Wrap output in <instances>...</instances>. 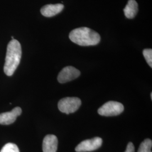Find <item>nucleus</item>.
Instances as JSON below:
<instances>
[{"instance_id": "obj_1", "label": "nucleus", "mask_w": 152, "mask_h": 152, "mask_svg": "<svg viewBox=\"0 0 152 152\" xmlns=\"http://www.w3.org/2000/svg\"><path fill=\"white\" fill-rule=\"evenodd\" d=\"M22 57V48L20 42L12 39L7 45L4 71L7 76L14 74L20 63Z\"/></svg>"}, {"instance_id": "obj_2", "label": "nucleus", "mask_w": 152, "mask_h": 152, "mask_svg": "<svg viewBox=\"0 0 152 152\" xmlns=\"http://www.w3.org/2000/svg\"><path fill=\"white\" fill-rule=\"evenodd\" d=\"M69 37L73 42L82 46L96 45L101 39L98 33L87 27L78 28L72 30Z\"/></svg>"}, {"instance_id": "obj_3", "label": "nucleus", "mask_w": 152, "mask_h": 152, "mask_svg": "<svg viewBox=\"0 0 152 152\" xmlns=\"http://www.w3.org/2000/svg\"><path fill=\"white\" fill-rule=\"evenodd\" d=\"M81 105V100L76 97L61 99L58 103V108L61 112L68 114L76 112Z\"/></svg>"}, {"instance_id": "obj_4", "label": "nucleus", "mask_w": 152, "mask_h": 152, "mask_svg": "<svg viewBox=\"0 0 152 152\" xmlns=\"http://www.w3.org/2000/svg\"><path fill=\"white\" fill-rule=\"evenodd\" d=\"M124 110L122 104L118 102L109 101L103 104L98 109V113L106 117L115 116L122 113Z\"/></svg>"}, {"instance_id": "obj_5", "label": "nucleus", "mask_w": 152, "mask_h": 152, "mask_svg": "<svg viewBox=\"0 0 152 152\" xmlns=\"http://www.w3.org/2000/svg\"><path fill=\"white\" fill-rule=\"evenodd\" d=\"M103 140L99 137H95L91 139L85 140L82 141L77 147V152H91L99 149L102 146Z\"/></svg>"}, {"instance_id": "obj_6", "label": "nucleus", "mask_w": 152, "mask_h": 152, "mask_svg": "<svg viewBox=\"0 0 152 152\" xmlns=\"http://www.w3.org/2000/svg\"><path fill=\"white\" fill-rule=\"evenodd\" d=\"M80 71L76 68L72 66H68L64 67L60 71L58 76V80L61 83H64L76 79L80 76Z\"/></svg>"}, {"instance_id": "obj_7", "label": "nucleus", "mask_w": 152, "mask_h": 152, "mask_svg": "<svg viewBox=\"0 0 152 152\" xmlns=\"http://www.w3.org/2000/svg\"><path fill=\"white\" fill-rule=\"evenodd\" d=\"M22 109L20 107H15L10 112L0 114V124L8 125L13 124L17 117L22 114Z\"/></svg>"}, {"instance_id": "obj_8", "label": "nucleus", "mask_w": 152, "mask_h": 152, "mask_svg": "<svg viewBox=\"0 0 152 152\" xmlns=\"http://www.w3.org/2000/svg\"><path fill=\"white\" fill-rule=\"evenodd\" d=\"M58 145L57 137L54 135H48L45 137L42 143L44 152H56Z\"/></svg>"}, {"instance_id": "obj_9", "label": "nucleus", "mask_w": 152, "mask_h": 152, "mask_svg": "<svg viewBox=\"0 0 152 152\" xmlns=\"http://www.w3.org/2000/svg\"><path fill=\"white\" fill-rule=\"evenodd\" d=\"M64 7V6L61 4H49L43 6L41 9V12L44 16L52 17L60 13Z\"/></svg>"}, {"instance_id": "obj_10", "label": "nucleus", "mask_w": 152, "mask_h": 152, "mask_svg": "<svg viewBox=\"0 0 152 152\" xmlns=\"http://www.w3.org/2000/svg\"><path fill=\"white\" fill-rule=\"evenodd\" d=\"M125 15L128 19H132L136 16L138 11V4L135 0H129L124 9Z\"/></svg>"}, {"instance_id": "obj_11", "label": "nucleus", "mask_w": 152, "mask_h": 152, "mask_svg": "<svg viewBox=\"0 0 152 152\" xmlns=\"http://www.w3.org/2000/svg\"><path fill=\"white\" fill-rule=\"evenodd\" d=\"M152 141L149 139H145L139 147L137 152H152Z\"/></svg>"}, {"instance_id": "obj_12", "label": "nucleus", "mask_w": 152, "mask_h": 152, "mask_svg": "<svg viewBox=\"0 0 152 152\" xmlns=\"http://www.w3.org/2000/svg\"><path fill=\"white\" fill-rule=\"evenodd\" d=\"M0 152H20L19 149L16 144L14 143H7L5 144Z\"/></svg>"}, {"instance_id": "obj_13", "label": "nucleus", "mask_w": 152, "mask_h": 152, "mask_svg": "<svg viewBox=\"0 0 152 152\" xmlns=\"http://www.w3.org/2000/svg\"><path fill=\"white\" fill-rule=\"evenodd\" d=\"M142 54L145 59L147 61L148 64L152 67V50L151 49H144L142 51Z\"/></svg>"}, {"instance_id": "obj_14", "label": "nucleus", "mask_w": 152, "mask_h": 152, "mask_svg": "<svg viewBox=\"0 0 152 152\" xmlns=\"http://www.w3.org/2000/svg\"><path fill=\"white\" fill-rule=\"evenodd\" d=\"M125 152H135V147L132 142H130L127 145L126 150Z\"/></svg>"}, {"instance_id": "obj_15", "label": "nucleus", "mask_w": 152, "mask_h": 152, "mask_svg": "<svg viewBox=\"0 0 152 152\" xmlns=\"http://www.w3.org/2000/svg\"><path fill=\"white\" fill-rule=\"evenodd\" d=\"M151 99L152 100V93L151 92Z\"/></svg>"}]
</instances>
